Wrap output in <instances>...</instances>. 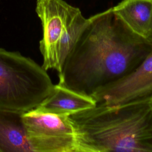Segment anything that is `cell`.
<instances>
[{
	"instance_id": "obj_1",
	"label": "cell",
	"mask_w": 152,
	"mask_h": 152,
	"mask_svg": "<svg viewBox=\"0 0 152 152\" xmlns=\"http://www.w3.org/2000/svg\"><path fill=\"white\" fill-rule=\"evenodd\" d=\"M152 51L110 8L90 18L58 72V84L91 96L125 76Z\"/></svg>"
},
{
	"instance_id": "obj_2",
	"label": "cell",
	"mask_w": 152,
	"mask_h": 152,
	"mask_svg": "<svg viewBox=\"0 0 152 152\" xmlns=\"http://www.w3.org/2000/svg\"><path fill=\"white\" fill-rule=\"evenodd\" d=\"M81 152H152V97L69 116Z\"/></svg>"
},
{
	"instance_id": "obj_3",
	"label": "cell",
	"mask_w": 152,
	"mask_h": 152,
	"mask_svg": "<svg viewBox=\"0 0 152 152\" xmlns=\"http://www.w3.org/2000/svg\"><path fill=\"white\" fill-rule=\"evenodd\" d=\"M54 84L42 66L0 48V109L28 112L48 96Z\"/></svg>"
},
{
	"instance_id": "obj_4",
	"label": "cell",
	"mask_w": 152,
	"mask_h": 152,
	"mask_svg": "<svg viewBox=\"0 0 152 152\" xmlns=\"http://www.w3.org/2000/svg\"><path fill=\"white\" fill-rule=\"evenodd\" d=\"M36 12L43 28L40 41L42 67L59 72L88 18L63 0H37Z\"/></svg>"
},
{
	"instance_id": "obj_5",
	"label": "cell",
	"mask_w": 152,
	"mask_h": 152,
	"mask_svg": "<svg viewBox=\"0 0 152 152\" xmlns=\"http://www.w3.org/2000/svg\"><path fill=\"white\" fill-rule=\"evenodd\" d=\"M23 119L33 152H81L69 116L35 108L24 112Z\"/></svg>"
},
{
	"instance_id": "obj_6",
	"label": "cell",
	"mask_w": 152,
	"mask_h": 152,
	"mask_svg": "<svg viewBox=\"0 0 152 152\" xmlns=\"http://www.w3.org/2000/svg\"><path fill=\"white\" fill-rule=\"evenodd\" d=\"M96 104L125 103L152 97V51L131 72L96 90Z\"/></svg>"
},
{
	"instance_id": "obj_7",
	"label": "cell",
	"mask_w": 152,
	"mask_h": 152,
	"mask_svg": "<svg viewBox=\"0 0 152 152\" xmlns=\"http://www.w3.org/2000/svg\"><path fill=\"white\" fill-rule=\"evenodd\" d=\"M24 113L0 109V152H33L27 138Z\"/></svg>"
},
{
	"instance_id": "obj_8",
	"label": "cell",
	"mask_w": 152,
	"mask_h": 152,
	"mask_svg": "<svg viewBox=\"0 0 152 152\" xmlns=\"http://www.w3.org/2000/svg\"><path fill=\"white\" fill-rule=\"evenodd\" d=\"M96 105L91 96L78 93L58 84L53 86L50 93L36 108L57 115L69 116Z\"/></svg>"
},
{
	"instance_id": "obj_9",
	"label": "cell",
	"mask_w": 152,
	"mask_h": 152,
	"mask_svg": "<svg viewBox=\"0 0 152 152\" xmlns=\"http://www.w3.org/2000/svg\"><path fill=\"white\" fill-rule=\"evenodd\" d=\"M112 8L129 29L147 39L152 23V0H122Z\"/></svg>"
},
{
	"instance_id": "obj_10",
	"label": "cell",
	"mask_w": 152,
	"mask_h": 152,
	"mask_svg": "<svg viewBox=\"0 0 152 152\" xmlns=\"http://www.w3.org/2000/svg\"><path fill=\"white\" fill-rule=\"evenodd\" d=\"M147 39L152 44V23H151V27L150 31L149 33L148 36L147 37Z\"/></svg>"
}]
</instances>
